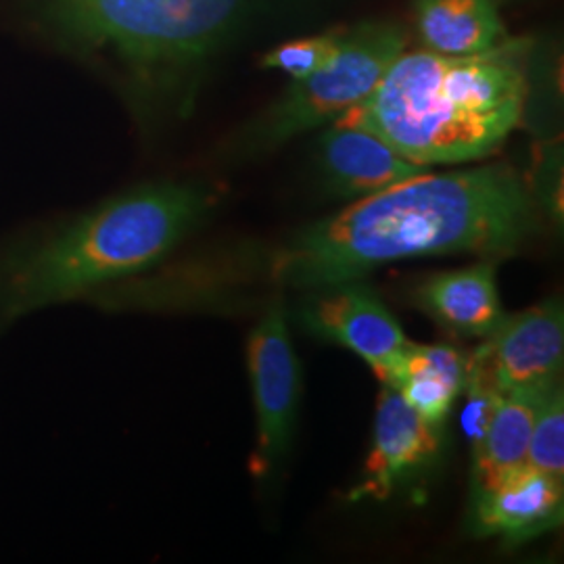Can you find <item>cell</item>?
<instances>
[{"label":"cell","instance_id":"obj_1","mask_svg":"<svg viewBox=\"0 0 564 564\" xmlns=\"http://www.w3.org/2000/svg\"><path fill=\"white\" fill-rule=\"evenodd\" d=\"M535 223L527 184L505 163L429 170L303 228L263 258L260 272L281 286L321 291L400 260L508 256Z\"/></svg>","mask_w":564,"mask_h":564},{"label":"cell","instance_id":"obj_2","mask_svg":"<svg viewBox=\"0 0 564 564\" xmlns=\"http://www.w3.org/2000/svg\"><path fill=\"white\" fill-rule=\"evenodd\" d=\"M214 207L199 184L151 182L0 237V337L25 316L90 300L163 262Z\"/></svg>","mask_w":564,"mask_h":564},{"label":"cell","instance_id":"obj_3","mask_svg":"<svg viewBox=\"0 0 564 564\" xmlns=\"http://www.w3.org/2000/svg\"><path fill=\"white\" fill-rule=\"evenodd\" d=\"M524 97L521 42L477 55L403 51L335 123L372 132L408 162L452 165L494 153L521 123Z\"/></svg>","mask_w":564,"mask_h":564},{"label":"cell","instance_id":"obj_4","mask_svg":"<svg viewBox=\"0 0 564 564\" xmlns=\"http://www.w3.org/2000/svg\"><path fill=\"white\" fill-rule=\"evenodd\" d=\"M258 0H48L76 41L113 51L142 74L207 59L251 15Z\"/></svg>","mask_w":564,"mask_h":564},{"label":"cell","instance_id":"obj_5","mask_svg":"<svg viewBox=\"0 0 564 564\" xmlns=\"http://www.w3.org/2000/svg\"><path fill=\"white\" fill-rule=\"evenodd\" d=\"M405 51V34L393 23H360L343 30L337 53L321 69L293 80L256 130V141L274 147L364 101L389 65Z\"/></svg>","mask_w":564,"mask_h":564},{"label":"cell","instance_id":"obj_6","mask_svg":"<svg viewBox=\"0 0 564 564\" xmlns=\"http://www.w3.org/2000/svg\"><path fill=\"white\" fill-rule=\"evenodd\" d=\"M247 370L258 419V447L251 470L253 475H263L291 445L302 393V368L281 302L274 303L251 330L247 339Z\"/></svg>","mask_w":564,"mask_h":564},{"label":"cell","instance_id":"obj_7","mask_svg":"<svg viewBox=\"0 0 564 564\" xmlns=\"http://www.w3.org/2000/svg\"><path fill=\"white\" fill-rule=\"evenodd\" d=\"M475 356L502 395L542 391L563 370V305L547 302L505 316Z\"/></svg>","mask_w":564,"mask_h":564},{"label":"cell","instance_id":"obj_8","mask_svg":"<svg viewBox=\"0 0 564 564\" xmlns=\"http://www.w3.org/2000/svg\"><path fill=\"white\" fill-rule=\"evenodd\" d=\"M302 323L314 335L360 356L381 383L410 345L379 295L358 281L321 289L303 305Z\"/></svg>","mask_w":564,"mask_h":564},{"label":"cell","instance_id":"obj_9","mask_svg":"<svg viewBox=\"0 0 564 564\" xmlns=\"http://www.w3.org/2000/svg\"><path fill=\"white\" fill-rule=\"evenodd\" d=\"M437 452L440 426L426 423L398 389L383 384L377 402L372 449L351 498L387 500L412 475L421 473Z\"/></svg>","mask_w":564,"mask_h":564},{"label":"cell","instance_id":"obj_10","mask_svg":"<svg viewBox=\"0 0 564 564\" xmlns=\"http://www.w3.org/2000/svg\"><path fill=\"white\" fill-rule=\"evenodd\" d=\"M563 481L524 464L502 484L475 494L473 527L479 535L524 542L563 523Z\"/></svg>","mask_w":564,"mask_h":564},{"label":"cell","instance_id":"obj_11","mask_svg":"<svg viewBox=\"0 0 564 564\" xmlns=\"http://www.w3.org/2000/svg\"><path fill=\"white\" fill-rule=\"evenodd\" d=\"M323 167L330 186L341 197H368L381 193L429 167L408 162L387 142L354 126L335 123L321 141Z\"/></svg>","mask_w":564,"mask_h":564},{"label":"cell","instance_id":"obj_12","mask_svg":"<svg viewBox=\"0 0 564 564\" xmlns=\"http://www.w3.org/2000/svg\"><path fill=\"white\" fill-rule=\"evenodd\" d=\"M416 305L445 330L487 339L505 318L496 265L485 262L431 276L416 289Z\"/></svg>","mask_w":564,"mask_h":564},{"label":"cell","instance_id":"obj_13","mask_svg":"<svg viewBox=\"0 0 564 564\" xmlns=\"http://www.w3.org/2000/svg\"><path fill=\"white\" fill-rule=\"evenodd\" d=\"M468 358L449 345H419L410 341L402 358L383 384L400 391L426 423L442 426L463 393Z\"/></svg>","mask_w":564,"mask_h":564},{"label":"cell","instance_id":"obj_14","mask_svg":"<svg viewBox=\"0 0 564 564\" xmlns=\"http://www.w3.org/2000/svg\"><path fill=\"white\" fill-rule=\"evenodd\" d=\"M416 30L426 51L477 55L508 41L498 0H416Z\"/></svg>","mask_w":564,"mask_h":564},{"label":"cell","instance_id":"obj_15","mask_svg":"<svg viewBox=\"0 0 564 564\" xmlns=\"http://www.w3.org/2000/svg\"><path fill=\"white\" fill-rule=\"evenodd\" d=\"M542 391H517L500 398L481 442L473 447L475 494L489 491L527 464L531 429Z\"/></svg>","mask_w":564,"mask_h":564},{"label":"cell","instance_id":"obj_16","mask_svg":"<svg viewBox=\"0 0 564 564\" xmlns=\"http://www.w3.org/2000/svg\"><path fill=\"white\" fill-rule=\"evenodd\" d=\"M527 464L564 479V393L561 381L547 384L535 410Z\"/></svg>","mask_w":564,"mask_h":564},{"label":"cell","instance_id":"obj_17","mask_svg":"<svg viewBox=\"0 0 564 564\" xmlns=\"http://www.w3.org/2000/svg\"><path fill=\"white\" fill-rule=\"evenodd\" d=\"M341 32L343 30H337V32L312 36V39L281 44L263 57L262 65L268 69L284 72L293 80H302L305 76L314 74L316 69H321L324 63L337 53L341 44Z\"/></svg>","mask_w":564,"mask_h":564}]
</instances>
